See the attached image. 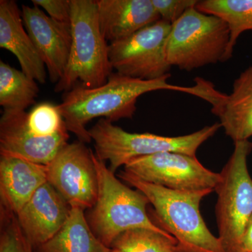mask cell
Listing matches in <instances>:
<instances>
[{
	"label": "cell",
	"instance_id": "cell-5",
	"mask_svg": "<svg viewBox=\"0 0 252 252\" xmlns=\"http://www.w3.org/2000/svg\"><path fill=\"white\" fill-rule=\"evenodd\" d=\"M221 127L220 123L205 126L189 135L165 137L152 133H130L101 119L89 130L94 142L95 154L100 160L110 163L109 168L115 172L132 159L154 154L175 152L195 157L200 146L215 135Z\"/></svg>",
	"mask_w": 252,
	"mask_h": 252
},
{
	"label": "cell",
	"instance_id": "cell-6",
	"mask_svg": "<svg viewBox=\"0 0 252 252\" xmlns=\"http://www.w3.org/2000/svg\"><path fill=\"white\" fill-rule=\"evenodd\" d=\"M234 144L233 154L220 171L215 189L218 238L225 252H242L244 235L252 217V179L248 167L252 142Z\"/></svg>",
	"mask_w": 252,
	"mask_h": 252
},
{
	"label": "cell",
	"instance_id": "cell-15",
	"mask_svg": "<svg viewBox=\"0 0 252 252\" xmlns=\"http://www.w3.org/2000/svg\"><path fill=\"white\" fill-rule=\"evenodd\" d=\"M96 5L101 32L109 44L160 20L152 0H97Z\"/></svg>",
	"mask_w": 252,
	"mask_h": 252
},
{
	"label": "cell",
	"instance_id": "cell-17",
	"mask_svg": "<svg viewBox=\"0 0 252 252\" xmlns=\"http://www.w3.org/2000/svg\"><path fill=\"white\" fill-rule=\"evenodd\" d=\"M211 105L212 112L234 143L249 140L252 136V65L235 79L231 94L218 91Z\"/></svg>",
	"mask_w": 252,
	"mask_h": 252
},
{
	"label": "cell",
	"instance_id": "cell-2",
	"mask_svg": "<svg viewBox=\"0 0 252 252\" xmlns=\"http://www.w3.org/2000/svg\"><path fill=\"white\" fill-rule=\"evenodd\" d=\"M119 177L148 198L160 227L177 241V252H225L220 238L207 228L200 211L202 200L214 190H172L147 183L125 171Z\"/></svg>",
	"mask_w": 252,
	"mask_h": 252
},
{
	"label": "cell",
	"instance_id": "cell-18",
	"mask_svg": "<svg viewBox=\"0 0 252 252\" xmlns=\"http://www.w3.org/2000/svg\"><path fill=\"white\" fill-rule=\"evenodd\" d=\"M94 234L81 207L71 206L67 221L35 252H110Z\"/></svg>",
	"mask_w": 252,
	"mask_h": 252
},
{
	"label": "cell",
	"instance_id": "cell-7",
	"mask_svg": "<svg viewBox=\"0 0 252 252\" xmlns=\"http://www.w3.org/2000/svg\"><path fill=\"white\" fill-rule=\"evenodd\" d=\"M230 32L221 18L189 9L172 25L166 45L167 62L182 70L225 61Z\"/></svg>",
	"mask_w": 252,
	"mask_h": 252
},
{
	"label": "cell",
	"instance_id": "cell-12",
	"mask_svg": "<svg viewBox=\"0 0 252 252\" xmlns=\"http://www.w3.org/2000/svg\"><path fill=\"white\" fill-rule=\"evenodd\" d=\"M25 28L44 63L51 82L57 84L67 67L71 45V26L55 21L39 6L23 5Z\"/></svg>",
	"mask_w": 252,
	"mask_h": 252
},
{
	"label": "cell",
	"instance_id": "cell-13",
	"mask_svg": "<svg viewBox=\"0 0 252 252\" xmlns=\"http://www.w3.org/2000/svg\"><path fill=\"white\" fill-rule=\"evenodd\" d=\"M71 207L46 182L16 215L23 234L33 248L49 241L67 221Z\"/></svg>",
	"mask_w": 252,
	"mask_h": 252
},
{
	"label": "cell",
	"instance_id": "cell-16",
	"mask_svg": "<svg viewBox=\"0 0 252 252\" xmlns=\"http://www.w3.org/2000/svg\"><path fill=\"white\" fill-rule=\"evenodd\" d=\"M23 24L21 11L14 0L0 1V47L16 56L21 71L36 82L46 81V66L41 61Z\"/></svg>",
	"mask_w": 252,
	"mask_h": 252
},
{
	"label": "cell",
	"instance_id": "cell-25",
	"mask_svg": "<svg viewBox=\"0 0 252 252\" xmlns=\"http://www.w3.org/2000/svg\"><path fill=\"white\" fill-rule=\"evenodd\" d=\"M56 22L71 26V0H32Z\"/></svg>",
	"mask_w": 252,
	"mask_h": 252
},
{
	"label": "cell",
	"instance_id": "cell-10",
	"mask_svg": "<svg viewBox=\"0 0 252 252\" xmlns=\"http://www.w3.org/2000/svg\"><path fill=\"white\" fill-rule=\"evenodd\" d=\"M93 153L78 140L64 146L46 165L48 182L70 207L90 210L97 201L98 180Z\"/></svg>",
	"mask_w": 252,
	"mask_h": 252
},
{
	"label": "cell",
	"instance_id": "cell-11",
	"mask_svg": "<svg viewBox=\"0 0 252 252\" xmlns=\"http://www.w3.org/2000/svg\"><path fill=\"white\" fill-rule=\"evenodd\" d=\"M26 111L3 109L0 119V156L47 165L67 144L69 134L41 137L29 128Z\"/></svg>",
	"mask_w": 252,
	"mask_h": 252
},
{
	"label": "cell",
	"instance_id": "cell-24",
	"mask_svg": "<svg viewBox=\"0 0 252 252\" xmlns=\"http://www.w3.org/2000/svg\"><path fill=\"white\" fill-rule=\"evenodd\" d=\"M154 9L160 20L173 24L191 8L195 7L197 0H152Z\"/></svg>",
	"mask_w": 252,
	"mask_h": 252
},
{
	"label": "cell",
	"instance_id": "cell-3",
	"mask_svg": "<svg viewBox=\"0 0 252 252\" xmlns=\"http://www.w3.org/2000/svg\"><path fill=\"white\" fill-rule=\"evenodd\" d=\"M72 45L67 67L55 92L76 86L94 89L104 85L112 74L109 44L101 32L96 1L71 0Z\"/></svg>",
	"mask_w": 252,
	"mask_h": 252
},
{
	"label": "cell",
	"instance_id": "cell-29",
	"mask_svg": "<svg viewBox=\"0 0 252 252\" xmlns=\"http://www.w3.org/2000/svg\"></svg>",
	"mask_w": 252,
	"mask_h": 252
},
{
	"label": "cell",
	"instance_id": "cell-20",
	"mask_svg": "<svg viewBox=\"0 0 252 252\" xmlns=\"http://www.w3.org/2000/svg\"><path fill=\"white\" fill-rule=\"evenodd\" d=\"M39 92L35 80L0 61V105L3 109L25 111L35 102Z\"/></svg>",
	"mask_w": 252,
	"mask_h": 252
},
{
	"label": "cell",
	"instance_id": "cell-19",
	"mask_svg": "<svg viewBox=\"0 0 252 252\" xmlns=\"http://www.w3.org/2000/svg\"><path fill=\"white\" fill-rule=\"evenodd\" d=\"M195 9L221 18L228 24L230 36L225 61H228L242 33L252 31V0H203L198 1Z\"/></svg>",
	"mask_w": 252,
	"mask_h": 252
},
{
	"label": "cell",
	"instance_id": "cell-27",
	"mask_svg": "<svg viewBox=\"0 0 252 252\" xmlns=\"http://www.w3.org/2000/svg\"><path fill=\"white\" fill-rule=\"evenodd\" d=\"M110 252H119L117 251V250H112V251H111Z\"/></svg>",
	"mask_w": 252,
	"mask_h": 252
},
{
	"label": "cell",
	"instance_id": "cell-21",
	"mask_svg": "<svg viewBox=\"0 0 252 252\" xmlns=\"http://www.w3.org/2000/svg\"><path fill=\"white\" fill-rule=\"evenodd\" d=\"M177 245L171 235L147 228H135L119 235L111 249L119 252H175Z\"/></svg>",
	"mask_w": 252,
	"mask_h": 252
},
{
	"label": "cell",
	"instance_id": "cell-1",
	"mask_svg": "<svg viewBox=\"0 0 252 252\" xmlns=\"http://www.w3.org/2000/svg\"><path fill=\"white\" fill-rule=\"evenodd\" d=\"M170 75L155 79L141 80L112 73L108 80L99 87L89 89L76 86L64 93L62 102L58 104L68 131L78 140L89 143L91 140L86 126L96 118L110 122L132 119L137 109L136 103L142 94L156 91H180L200 97L201 89L198 84L192 87L172 85L167 82Z\"/></svg>",
	"mask_w": 252,
	"mask_h": 252
},
{
	"label": "cell",
	"instance_id": "cell-22",
	"mask_svg": "<svg viewBox=\"0 0 252 252\" xmlns=\"http://www.w3.org/2000/svg\"><path fill=\"white\" fill-rule=\"evenodd\" d=\"M28 127L33 133L41 137H52L68 131L58 105L42 102L28 113Z\"/></svg>",
	"mask_w": 252,
	"mask_h": 252
},
{
	"label": "cell",
	"instance_id": "cell-4",
	"mask_svg": "<svg viewBox=\"0 0 252 252\" xmlns=\"http://www.w3.org/2000/svg\"><path fill=\"white\" fill-rule=\"evenodd\" d=\"M93 158L97 171L98 194L86 220L94 234L105 246L111 248L119 235L135 228L170 234L149 218L147 206L150 202L142 191L131 189L118 180L95 154L93 153Z\"/></svg>",
	"mask_w": 252,
	"mask_h": 252
},
{
	"label": "cell",
	"instance_id": "cell-9",
	"mask_svg": "<svg viewBox=\"0 0 252 252\" xmlns=\"http://www.w3.org/2000/svg\"><path fill=\"white\" fill-rule=\"evenodd\" d=\"M124 171L140 180L176 190H215L220 174L206 168L196 157L165 152L137 158L124 165Z\"/></svg>",
	"mask_w": 252,
	"mask_h": 252
},
{
	"label": "cell",
	"instance_id": "cell-23",
	"mask_svg": "<svg viewBox=\"0 0 252 252\" xmlns=\"http://www.w3.org/2000/svg\"><path fill=\"white\" fill-rule=\"evenodd\" d=\"M0 252H34L23 234L16 215L1 210Z\"/></svg>",
	"mask_w": 252,
	"mask_h": 252
},
{
	"label": "cell",
	"instance_id": "cell-26",
	"mask_svg": "<svg viewBox=\"0 0 252 252\" xmlns=\"http://www.w3.org/2000/svg\"><path fill=\"white\" fill-rule=\"evenodd\" d=\"M242 252H252V217L244 235Z\"/></svg>",
	"mask_w": 252,
	"mask_h": 252
},
{
	"label": "cell",
	"instance_id": "cell-8",
	"mask_svg": "<svg viewBox=\"0 0 252 252\" xmlns=\"http://www.w3.org/2000/svg\"><path fill=\"white\" fill-rule=\"evenodd\" d=\"M172 24L159 20L135 34L109 44V59L117 73L141 80L170 75L166 45Z\"/></svg>",
	"mask_w": 252,
	"mask_h": 252
},
{
	"label": "cell",
	"instance_id": "cell-14",
	"mask_svg": "<svg viewBox=\"0 0 252 252\" xmlns=\"http://www.w3.org/2000/svg\"><path fill=\"white\" fill-rule=\"evenodd\" d=\"M46 182V165L19 158L0 156L1 210L17 215Z\"/></svg>",
	"mask_w": 252,
	"mask_h": 252
},
{
	"label": "cell",
	"instance_id": "cell-28",
	"mask_svg": "<svg viewBox=\"0 0 252 252\" xmlns=\"http://www.w3.org/2000/svg\"></svg>",
	"mask_w": 252,
	"mask_h": 252
}]
</instances>
